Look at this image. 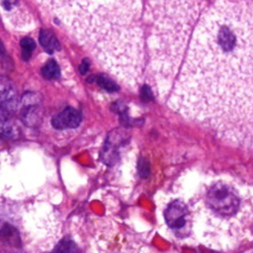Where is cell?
I'll use <instances>...</instances> for the list:
<instances>
[{
	"mask_svg": "<svg viewBox=\"0 0 253 253\" xmlns=\"http://www.w3.org/2000/svg\"><path fill=\"white\" fill-rule=\"evenodd\" d=\"M169 104L226 140L253 138V2L204 11Z\"/></svg>",
	"mask_w": 253,
	"mask_h": 253,
	"instance_id": "6da1fadb",
	"label": "cell"
},
{
	"mask_svg": "<svg viewBox=\"0 0 253 253\" xmlns=\"http://www.w3.org/2000/svg\"><path fill=\"white\" fill-rule=\"evenodd\" d=\"M113 76L135 88L143 78L148 24L140 1L41 2Z\"/></svg>",
	"mask_w": 253,
	"mask_h": 253,
	"instance_id": "7a4b0ae2",
	"label": "cell"
},
{
	"mask_svg": "<svg viewBox=\"0 0 253 253\" xmlns=\"http://www.w3.org/2000/svg\"><path fill=\"white\" fill-rule=\"evenodd\" d=\"M203 2L149 1L148 68L159 82H169L183 59V53Z\"/></svg>",
	"mask_w": 253,
	"mask_h": 253,
	"instance_id": "3957f363",
	"label": "cell"
},
{
	"mask_svg": "<svg viewBox=\"0 0 253 253\" xmlns=\"http://www.w3.org/2000/svg\"><path fill=\"white\" fill-rule=\"evenodd\" d=\"M199 205L205 216L216 221L230 220L241 212L245 192L236 182L216 180L202 191Z\"/></svg>",
	"mask_w": 253,
	"mask_h": 253,
	"instance_id": "277c9868",
	"label": "cell"
},
{
	"mask_svg": "<svg viewBox=\"0 0 253 253\" xmlns=\"http://www.w3.org/2000/svg\"><path fill=\"white\" fill-rule=\"evenodd\" d=\"M20 2H2V10L7 15L8 22L15 28H25V26L30 25L31 17L25 7L20 6Z\"/></svg>",
	"mask_w": 253,
	"mask_h": 253,
	"instance_id": "5b68a950",
	"label": "cell"
},
{
	"mask_svg": "<svg viewBox=\"0 0 253 253\" xmlns=\"http://www.w3.org/2000/svg\"><path fill=\"white\" fill-rule=\"evenodd\" d=\"M165 216L166 221L171 228L181 230L188 223L189 211L183 203L174 202L167 208Z\"/></svg>",
	"mask_w": 253,
	"mask_h": 253,
	"instance_id": "8992f818",
	"label": "cell"
},
{
	"mask_svg": "<svg viewBox=\"0 0 253 253\" xmlns=\"http://www.w3.org/2000/svg\"><path fill=\"white\" fill-rule=\"evenodd\" d=\"M81 114L79 111L67 107L63 111L56 114L52 120V126L58 129H68L77 127L81 123Z\"/></svg>",
	"mask_w": 253,
	"mask_h": 253,
	"instance_id": "52a82bcc",
	"label": "cell"
},
{
	"mask_svg": "<svg viewBox=\"0 0 253 253\" xmlns=\"http://www.w3.org/2000/svg\"><path fill=\"white\" fill-rule=\"evenodd\" d=\"M40 42L48 52L58 50L60 47L55 36L50 31L46 30H42L40 33Z\"/></svg>",
	"mask_w": 253,
	"mask_h": 253,
	"instance_id": "ba28073f",
	"label": "cell"
},
{
	"mask_svg": "<svg viewBox=\"0 0 253 253\" xmlns=\"http://www.w3.org/2000/svg\"><path fill=\"white\" fill-rule=\"evenodd\" d=\"M42 73L46 79L53 80L59 77L60 70L57 63L54 60H48L42 67Z\"/></svg>",
	"mask_w": 253,
	"mask_h": 253,
	"instance_id": "9c48e42d",
	"label": "cell"
},
{
	"mask_svg": "<svg viewBox=\"0 0 253 253\" xmlns=\"http://www.w3.org/2000/svg\"><path fill=\"white\" fill-rule=\"evenodd\" d=\"M36 46V43L33 39L25 38L21 42V47H22V55L25 60H28L31 56L34 48Z\"/></svg>",
	"mask_w": 253,
	"mask_h": 253,
	"instance_id": "30bf717a",
	"label": "cell"
},
{
	"mask_svg": "<svg viewBox=\"0 0 253 253\" xmlns=\"http://www.w3.org/2000/svg\"><path fill=\"white\" fill-rule=\"evenodd\" d=\"M99 83H100L104 88H107V89H109V90H112V91L117 90V86H116V84H115L113 81L108 80L107 78H103V77H101V78H100V80H99Z\"/></svg>",
	"mask_w": 253,
	"mask_h": 253,
	"instance_id": "8fae6325",
	"label": "cell"
}]
</instances>
